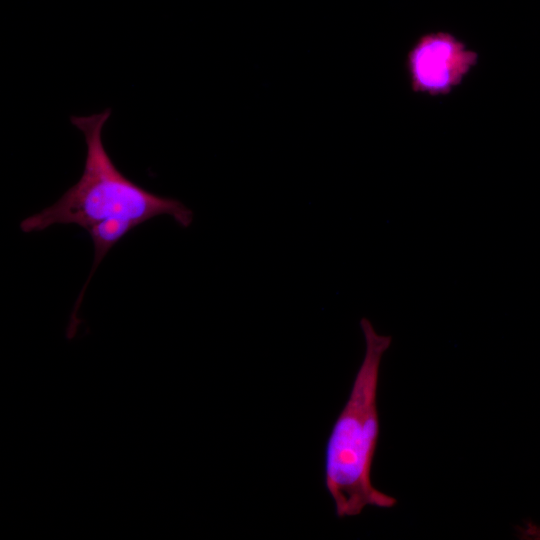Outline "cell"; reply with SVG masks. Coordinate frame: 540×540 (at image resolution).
Wrapping results in <instances>:
<instances>
[{"instance_id": "cell-1", "label": "cell", "mask_w": 540, "mask_h": 540, "mask_svg": "<svg viewBox=\"0 0 540 540\" xmlns=\"http://www.w3.org/2000/svg\"><path fill=\"white\" fill-rule=\"evenodd\" d=\"M360 328L364 356L325 449V487L338 518L357 516L368 506L392 508L397 504L396 498L378 490L371 479L380 431L377 408L380 367L392 337L378 333L365 317L360 320Z\"/></svg>"}, {"instance_id": "cell-2", "label": "cell", "mask_w": 540, "mask_h": 540, "mask_svg": "<svg viewBox=\"0 0 540 540\" xmlns=\"http://www.w3.org/2000/svg\"><path fill=\"white\" fill-rule=\"evenodd\" d=\"M111 110L90 116H72L84 135L87 153L82 175L53 205L20 223L24 233L42 231L55 224H75L85 229L111 218L129 219L140 225L168 215L189 227L193 212L180 201L154 194L128 179L107 153L102 130Z\"/></svg>"}, {"instance_id": "cell-3", "label": "cell", "mask_w": 540, "mask_h": 540, "mask_svg": "<svg viewBox=\"0 0 540 540\" xmlns=\"http://www.w3.org/2000/svg\"><path fill=\"white\" fill-rule=\"evenodd\" d=\"M478 62V54L448 32L422 35L409 50L406 68L413 92L447 95Z\"/></svg>"}, {"instance_id": "cell-4", "label": "cell", "mask_w": 540, "mask_h": 540, "mask_svg": "<svg viewBox=\"0 0 540 540\" xmlns=\"http://www.w3.org/2000/svg\"><path fill=\"white\" fill-rule=\"evenodd\" d=\"M139 225L140 224L134 220L111 218V219H106V220L97 222L86 229L91 237V240L94 246L93 266L88 276V279L86 283L84 284L80 292L79 298L77 299V302L75 304L74 311L71 318V323L69 326V332H68L69 337H71V335L76 330V327L78 325L76 321L77 312L80 307L83 294L94 272L96 271L98 265L101 263L103 258L107 255L109 250L120 239H122L127 233H129L130 231H132L134 228H136Z\"/></svg>"}]
</instances>
